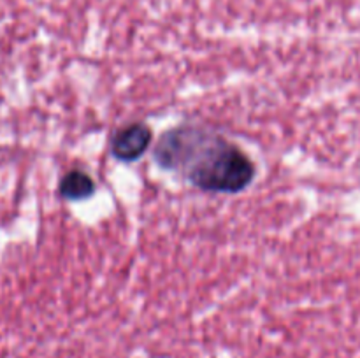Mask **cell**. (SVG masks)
<instances>
[{"mask_svg": "<svg viewBox=\"0 0 360 358\" xmlns=\"http://www.w3.org/2000/svg\"><path fill=\"white\" fill-rule=\"evenodd\" d=\"M153 158L162 168L181 172L202 192L239 193L255 178V165L238 146L202 126L183 125L164 132Z\"/></svg>", "mask_w": 360, "mask_h": 358, "instance_id": "6da1fadb", "label": "cell"}, {"mask_svg": "<svg viewBox=\"0 0 360 358\" xmlns=\"http://www.w3.org/2000/svg\"><path fill=\"white\" fill-rule=\"evenodd\" d=\"M95 193V183L81 171H70L60 183V195L67 200L90 199Z\"/></svg>", "mask_w": 360, "mask_h": 358, "instance_id": "3957f363", "label": "cell"}, {"mask_svg": "<svg viewBox=\"0 0 360 358\" xmlns=\"http://www.w3.org/2000/svg\"><path fill=\"white\" fill-rule=\"evenodd\" d=\"M151 142V130L144 123H132L129 126L120 128L111 137L109 151L120 161H136L143 157Z\"/></svg>", "mask_w": 360, "mask_h": 358, "instance_id": "7a4b0ae2", "label": "cell"}]
</instances>
